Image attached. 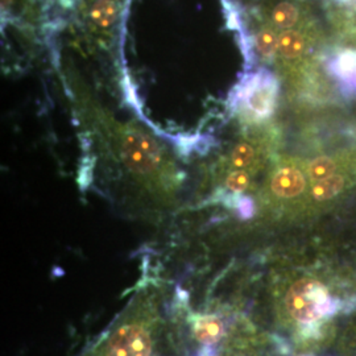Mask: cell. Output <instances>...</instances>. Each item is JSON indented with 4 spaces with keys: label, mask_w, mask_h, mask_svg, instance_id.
<instances>
[{
    "label": "cell",
    "mask_w": 356,
    "mask_h": 356,
    "mask_svg": "<svg viewBox=\"0 0 356 356\" xmlns=\"http://www.w3.org/2000/svg\"><path fill=\"white\" fill-rule=\"evenodd\" d=\"M305 49V40L297 31H285L279 38V51L284 58L293 60L302 54Z\"/></svg>",
    "instance_id": "5"
},
{
    "label": "cell",
    "mask_w": 356,
    "mask_h": 356,
    "mask_svg": "<svg viewBox=\"0 0 356 356\" xmlns=\"http://www.w3.org/2000/svg\"><path fill=\"white\" fill-rule=\"evenodd\" d=\"M298 20V10L288 1L280 3L272 13V22L281 29H291Z\"/></svg>",
    "instance_id": "7"
},
{
    "label": "cell",
    "mask_w": 356,
    "mask_h": 356,
    "mask_svg": "<svg viewBox=\"0 0 356 356\" xmlns=\"http://www.w3.org/2000/svg\"><path fill=\"white\" fill-rule=\"evenodd\" d=\"M116 6L113 0H98L92 10L91 19L101 26H110L114 23Z\"/></svg>",
    "instance_id": "8"
},
{
    "label": "cell",
    "mask_w": 356,
    "mask_h": 356,
    "mask_svg": "<svg viewBox=\"0 0 356 356\" xmlns=\"http://www.w3.org/2000/svg\"><path fill=\"white\" fill-rule=\"evenodd\" d=\"M279 83L267 70L250 76L241 90V99L257 118H267L275 111Z\"/></svg>",
    "instance_id": "2"
},
{
    "label": "cell",
    "mask_w": 356,
    "mask_h": 356,
    "mask_svg": "<svg viewBox=\"0 0 356 356\" xmlns=\"http://www.w3.org/2000/svg\"><path fill=\"white\" fill-rule=\"evenodd\" d=\"M343 1H351V0H343Z\"/></svg>",
    "instance_id": "13"
},
{
    "label": "cell",
    "mask_w": 356,
    "mask_h": 356,
    "mask_svg": "<svg viewBox=\"0 0 356 356\" xmlns=\"http://www.w3.org/2000/svg\"><path fill=\"white\" fill-rule=\"evenodd\" d=\"M344 178L339 175H332L331 177L316 182L313 186V197L317 201H329L338 195L343 189Z\"/></svg>",
    "instance_id": "6"
},
{
    "label": "cell",
    "mask_w": 356,
    "mask_h": 356,
    "mask_svg": "<svg viewBox=\"0 0 356 356\" xmlns=\"http://www.w3.org/2000/svg\"><path fill=\"white\" fill-rule=\"evenodd\" d=\"M254 159V148L250 144H245V143L236 145L234 152H232V157H231L234 166L235 168H241V169L251 165Z\"/></svg>",
    "instance_id": "11"
},
{
    "label": "cell",
    "mask_w": 356,
    "mask_h": 356,
    "mask_svg": "<svg viewBox=\"0 0 356 356\" xmlns=\"http://www.w3.org/2000/svg\"><path fill=\"white\" fill-rule=\"evenodd\" d=\"M355 1H356V0H355Z\"/></svg>",
    "instance_id": "14"
},
{
    "label": "cell",
    "mask_w": 356,
    "mask_h": 356,
    "mask_svg": "<svg viewBox=\"0 0 356 356\" xmlns=\"http://www.w3.org/2000/svg\"><path fill=\"white\" fill-rule=\"evenodd\" d=\"M285 302L292 318L301 325H313L335 312L327 289L316 280L296 282L286 294Z\"/></svg>",
    "instance_id": "1"
},
{
    "label": "cell",
    "mask_w": 356,
    "mask_h": 356,
    "mask_svg": "<svg viewBox=\"0 0 356 356\" xmlns=\"http://www.w3.org/2000/svg\"><path fill=\"white\" fill-rule=\"evenodd\" d=\"M305 189V177L296 168H282L272 179V191L281 198H293Z\"/></svg>",
    "instance_id": "4"
},
{
    "label": "cell",
    "mask_w": 356,
    "mask_h": 356,
    "mask_svg": "<svg viewBox=\"0 0 356 356\" xmlns=\"http://www.w3.org/2000/svg\"><path fill=\"white\" fill-rule=\"evenodd\" d=\"M248 185H250V176L243 170L234 172L227 178V186H229V191H235V193L245 191L248 188Z\"/></svg>",
    "instance_id": "12"
},
{
    "label": "cell",
    "mask_w": 356,
    "mask_h": 356,
    "mask_svg": "<svg viewBox=\"0 0 356 356\" xmlns=\"http://www.w3.org/2000/svg\"><path fill=\"white\" fill-rule=\"evenodd\" d=\"M326 69L343 92L356 95V51L332 53L326 60Z\"/></svg>",
    "instance_id": "3"
},
{
    "label": "cell",
    "mask_w": 356,
    "mask_h": 356,
    "mask_svg": "<svg viewBox=\"0 0 356 356\" xmlns=\"http://www.w3.org/2000/svg\"><path fill=\"white\" fill-rule=\"evenodd\" d=\"M256 47L263 57L270 58L279 49V38L273 29L263 28L256 36Z\"/></svg>",
    "instance_id": "9"
},
{
    "label": "cell",
    "mask_w": 356,
    "mask_h": 356,
    "mask_svg": "<svg viewBox=\"0 0 356 356\" xmlns=\"http://www.w3.org/2000/svg\"><path fill=\"white\" fill-rule=\"evenodd\" d=\"M334 170H335V163L331 160L330 157L321 156L309 166V176L312 181L319 182L322 179L331 177L334 175Z\"/></svg>",
    "instance_id": "10"
}]
</instances>
